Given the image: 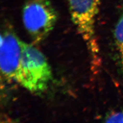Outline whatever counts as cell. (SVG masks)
I'll return each mask as SVG.
<instances>
[{
	"label": "cell",
	"instance_id": "6da1fadb",
	"mask_svg": "<svg viewBox=\"0 0 123 123\" xmlns=\"http://www.w3.org/2000/svg\"><path fill=\"white\" fill-rule=\"evenodd\" d=\"M52 79V70L43 53L22 41V55L17 83L31 93L43 94Z\"/></svg>",
	"mask_w": 123,
	"mask_h": 123
},
{
	"label": "cell",
	"instance_id": "7a4b0ae2",
	"mask_svg": "<svg viewBox=\"0 0 123 123\" xmlns=\"http://www.w3.org/2000/svg\"><path fill=\"white\" fill-rule=\"evenodd\" d=\"M72 20L85 41L94 67L99 64V48L95 34V21L101 0H68Z\"/></svg>",
	"mask_w": 123,
	"mask_h": 123
},
{
	"label": "cell",
	"instance_id": "3957f363",
	"mask_svg": "<svg viewBox=\"0 0 123 123\" xmlns=\"http://www.w3.org/2000/svg\"><path fill=\"white\" fill-rule=\"evenodd\" d=\"M57 18V12L51 0H25L22 20L34 43H39L48 37Z\"/></svg>",
	"mask_w": 123,
	"mask_h": 123
},
{
	"label": "cell",
	"instance_id": "277c9868",
	"mask_svg": "<svg viewBox=\"0 0 123 123\" xmlns=\"http://www.w3.org/2000/svg\"><path fill=\"white\" fill-rule=\"evenodd\" d=\"M22 41L9 28L1 35L0 66L2 74L9 80L17 82L22 55Z\"/></svg>",
	"mask_w": 123,
	"mask_h": 123
},
{
	"label": "cell",
	"instance_id": "5b68a950",
	"mask_svg": "<svg viewBox=\"0 0 123 123\" xmlns=\"http://www.w3.org/2000/svg\"><path fill=\"white\" fill-rule=\"evenodd\" d=\"M114 34L119 61L123 71V9L115 26Z\"/></svg>",
	"mask_w": 123,
	"mask_h": 123
},
{
	"label": "cell",
	"instance_id": "8992f818",
	"mask_svg": "<svg viewBox=\"0 0 123 123\" xmlns=\"http://www.w3.org/2000/svg\"><path fill=\"white\" fill-rule=\"evenodd\" d=\"M106 122L123 123V112H117L111 113L105 118Z\"/></svg>",
	"mask_w": 123,
	"mask_h": 123
}]
</instances>
